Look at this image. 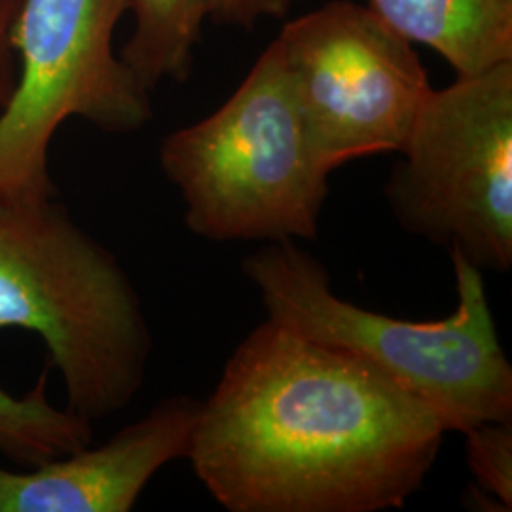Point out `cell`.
Masks as SVG:
<instances>
[{
  "label": "cell",
  "instance_id": "1",
  "mask_svg": "<svg viewBox=\"0 0 512 512\" xmlns=\"http://www.w3.org/2000/svg\"><path fill=\"white\" fill-rule=\"evenodd\" d=\"M446 433L365 363L266 319L202 401L186 459L226 511L382 512L420 490Z\"/></svg>",
  "mask_w": 512,
  "mask_h": 512
},
{
  "label": "cell",
  "instance_id": "2",
  "mask_svg": "<svg viewBox=\"0 0 512 512\" xmlns=\"http://www.w3.org/2000/svg\"><path fill=\"white\" fill-rule=\"evenodd\" d=\"M458 304L439 321L366 310L332 291L327 266L296 241H270L243 258L268 319L365 363L429 406L446 431L512 420V365L499 342L482 272L450 253Z\"/></svg>",
  "mask_w": 512,
  "mask_h": 512
},
{
  "label": "cell",
  "instance_id": "3",
  "mask_svg": "<svg viewBox=\"0 0 512 512\" xmlns=\"http://www.w3.org/2000/svg\"><path fill=\"white\" fill-rule=\"evenodd\" d=\"M37 334L67 408L97 421L141 391L152 334L131 279L105 245L48 200L0 198V330Z\"/></svg>",
  "mask_w": 512,
  "mask_h": 512
},
{
  "label": "cell",
  "instance_id": "4",
  "mask_svg": "<svg viewBox=\"0 0 512 512\" xmlns=\"http://www.w3.org/2000/svg\"><path fill=\"white\" fill-rule=\"evenodd\" d=\"M160 164L200 238L270 243L319 234L330 173L311 150L277 40L224 105L165 137Z\"/></svg>",
  "mask_w": 512,
  "mask_h": 512
},
{
  "label": "cell",
  "instance_id": "5",
  "mask_svg": "<svg viewBox=\"0 0 512 512\" xmlns=\"http://www.w3.org/2000/svg\"><path fill=\"white\" fill-rule=\"evenodd\" d=\"M385 200L404 232L480 272L512 266V61L429 93Z\"/></svg>",
  "mask_w": 512,
  "mask_h": 512
},
{
  "label": "cell",
  "instance_id": "6",
  "mask_svg": "<svg viewBox=\"0 0 512 512\" xmlns=\"http://www.w3.org/2000/svg\"><path fill=\"white\" fill-rule=\"evenodd\" d=\"M126 0H23L16 25V88L0 112V198L48 200L55 131L82 118L109 133L143 128L148 90L112 50Z\"/></svg>",
  "mask_w": 512,
  "mask_h": 512
},
{
  "label": "cell",
  "instance_id": "7",
  "mask_svg": "<svg viewBox=\"0 0 512 512\" xmlns=\"http://www.w3.org/2000/svg\"><path fill=\"white\" fill-rule=\"evenodd\" d=\"M321 167L401 152L433 92L412 42L368 6L332 0L275 38Z\"/></svg>",
  "mask_w": 512,
  "mask_h": 512
},
{
  "label": "cell",
  "instance_id": "8",
  "mask_svg": "<svg viewBox=\"0 0 512 512\" xmlns=\"http://www.w3.org/2000/svg\"><path fill=\"white\" fill-rule=\"evenodd\" d=\"M202 401L165 397L105 444L35 467H0V512H129L154 475L188 458Z\"/></svg>",
  "mask_w": 512,
  "mask_h": 512
},
{
  "label": "cell",
  "instance_id": "9",
  "mask_svg": "<svg viewBox=\"0 0 512 512\" xmlns=\"http://www.w3.org/2000/svg\"><path fill=\"white\" fill-rule=\"evenodd\" d=\"M368 8L412 44L473 76L512 61V0H368Z\"/></svg>",
  "mask_w": 512,
  "mask_h": 512
},
{
  "label": "cell",
  "instance_id": "10",
  "mask_svg": "<svg viewBox=\"0 0 512 512\" xmlns=\"http://www.w3.org/2000/svg\"><path fill=\"white\" fill-rule=\"evenodd\" d=\"M135 29L122 61L148 92L164 80L184 82L194 63V46L209 18V0H126Z\"/></svg>",
  "mask_w": 512,
  "mask_h": 512
},
{
  "label": "cell",
  "instance_id": "11",
  "mask_svg": "<svg viewBox=\"0 0 512 512\" xmlns=\"http://www.w3.org/2000/svg\"><path fill=\"white\" fill-rule=\"evenodd\" d=\"M48 370L25 395L0 387V454L19 469L35 467L93 442L92 421L48 401Z\"/></svg>",
  "mask_w": 512,
  "mask_h": 512
},
{
  "label": "cell",
  "instance_id": "12",
  "mask_svg": "<svg viewBox=\"0 0 512 512\" xmlns=\"http://www.w3.org/2000/svg\"><path fill=\"white\" fill-rule=\"evenodd\" d=\"M467 463L476 490L512 509V420L484 421L467 429Z\"/></svg>",
  "mask_w": 512,
  "mask_h": 512
},
{
  "label": "cell",
  "instance_id": "13",
  "mask_svg": "<svg viewBox=\"0 0 512 512\" xmlns=\"http://www.w3.org/2000/svg\"><path fill=\"white\" fill-rule=\"evenodd\" d=\"M300 0H209V18L222 25L253 29L260 19L285 18Z\"/></svg>",
  "mask_w": 512,
  "mask_h": 512
},
{
  "label": "cell",
  "instance_id": "14",
  "mask_svg": "<svg viewBox=\"0 0 512 512\" xmlns=\"http://www.w3.org/2000/svg\"><path fill=\"white\" fill-rule=\"evenodd\" d=\"M23 0H0V109L16 88L18 55L14 48V25Z\"/></svg>",
  "mask_w": 512,
  "mask_h": 512
}]
</instances>
